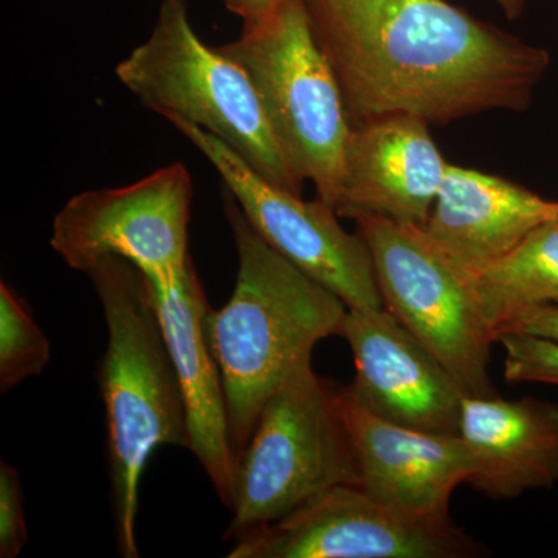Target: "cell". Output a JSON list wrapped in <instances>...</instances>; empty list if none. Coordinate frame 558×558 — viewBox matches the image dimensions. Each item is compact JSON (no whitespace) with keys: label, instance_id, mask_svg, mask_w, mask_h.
Masks as SVG:
<instances>
[{"label":"cell","instance_id":"16","mask_svg":"<svg viewBox=\"0 0 558 558\" xmlns=\"http://www.w3.org/2000/svg\"><path fill=\"white\" fill-rule=\"evenodd\" d=\"M459 436L473 462L468 484L488 498H519L558 484L557 403L464 396Z\"/></svg>","mask_w":558,"mask_h":558},{"label":"cell","instance_id":"12","mask_svg":"<svg viewBox=\"0 0 558 558\" xmlns=\"http://www.w3.org/2000/svg\"><path fill=\"white\" fill-rule=\"evenodd\" d=\"M359 486L389 508L414 515H446L454 488L469 483L473 462L459 435H439L395 424L337 389Z\"/></svg>","mask_w":558,"mask_h":558},{"label":"cell","instance_id":"15","mask_svg":"<svg viewBox=\"0 0 558 558\" xmlns=\"http://www.w3.org/2000/svg\"><path fill=\"white\" fill-rule=\"evenodd\" d=\"M554 219L558 202L499 175L449 163L422 229L454 264L476 275Z\"/></svg>","mask_w":558,"mask_h":558},{"label":"cell","instance_id":"10","mask_svg":"<svg viewBox=\"0 0 558 558\" xmlns=\"http://www.w3.org/2000/svg\"><path fill=\"white\" fill-rule=\"evenodd\" d=\"M483 548L446 515H414L360 486L319 492L274 523L234 538L230 558H468Z\"/></svg>","mask_w":558,"mask_h":558},{"label":"cell","instance_id":"18","mask_svg":"<svg viewBox=\"0 0 558 558\" xmlns=\"http://www.w3.org/2000/svg\"><path fill=\"white\" fill-rule=\"evenodd\" d=\"M50 360V343L31 307L5 281L0 282V391L39 376Z\"/></svg>","mask_w":558,"mask_h":558},{"label":"cell","instance_id":"22","mask_svg":"<svg viewBox=\"0 0 558 558\" xmlns=\"http://www.w3.org/2000/svg\"><path fill=\"white\" fill-rule=\"evenodd\" d=\"M284 2L288 0H223L227 9L241 17L242 25L264 20Z\"/></svg>","mask_w":558,"mask_h":558},{"label":"cell","instance_id":"17","mask_svg":"<svg viewBox=\"0 0 558 558\" xmlns=\"http://www.w3.org/2000/svg\"><path fill=\"white\" fill-rule=\"evenodd\" d=\"M481 314L498 330L519 312L558 304V219L543 223L512 252L473 275Z\"/></svg>","mask_w":558,"mask_h":558},{"label":"cell","instance_id":"7","mask_svg":"<svg viewBox=\"0 0 558 558\" xmlns=\"http://www.w3.org/2000/svg\"><path fill=\"white\" fill-rule=\"evenodd\" d=\"M355 222L373 256L385 310L439 359L462 396L497 395L488 374L495 337L481 314L473 275L422 227L377 216Z\"/></svg>","mask_w":558,"mask_h":558},{"label":"cell","instance_id":"21","mask_svg":"<svg viewBox=\"0 0 558 558\" xmlns=\"http://www.w3.org/2000/svg\"><path fill=\"white\" fill-rule=\"evenodd\" d=\"M506 332L558 341V304H543L519 312L499 328L498 336Z\"/></svg>","mask_w":558,"mask_h":558},{"label":"cell","instance_id":"20","mask_svg":"<svg viewBox=\"0 0 558 558\" xmlns=\"http://www.w3.org/2000/svg\"><path fill=\"white\" fill-rule=\"evenodd\" d=\"M28 542L20 472L0 462V557L16 558Z\"/></svg>","mask_w":558,"mask_h":558},{"label":"cell","instance_id":"3","mask_svg":"<svg viewBox=\"0 0 558 558\" xmlns=\"http://www.w3.org/2000/svg\"><path fill=\"white\" fill-rule=\"evenodd\" d=\"M87 275L108 326L100 388L117 550L137 558L140 481L159 447L189 449V417L148 279L117 256L98 260Z\"/></svg>","mask_w":558,"mask_h":558},{"label":"cell","instance_id":"4","mask_svg":"<svg viewBox=\"0 0 558 558\" xmlns=\"http://www.w3.org/2000/svg\"><path fill=\"white\" fill-rule=\"evenodd\" d=\"M116 73L146 108L207 131L264 179L301 196L304 180L290 165L247 70L201 39L185 0H161L153 32Z\"/></svg>","mask_w":558,"mask_h":558},{"label":"cell","instance_id":"2","mask_svg":"<svg viewBox=\"0 0 558 558\" xmlns=\"http://www.w3.org/2000/svg\"><path fill=\"white\" fill-rule=\"evenodd\" d=\"M226 216L240 260L236 284L222 310L209 307L204 330L222 377L238 457L267 400L311 368L319 341L340 336L348 307L271 248L230 194Z\"/></svg>","mask_w":558,"mask_h":558},{"label":"cell","instance_id":"14","mask_svg":"<svg viewBox=\"0 0 558 558\" xmlns=\"http://www.w3.org/2000/svg\"><path fill=\"white\" fill-rule=\"evenodd\" d=\"M148 282L185 400L189 449L207 473L220 501L229 506L236 454L222 377L205 337L207 295L193 260L170 286Z\"/></svg>","mask_w":558,"mask_h":558},{"label":"cell","instance_id":"13","mask_svg":"<svg viewBox=\"0 0 558 558\" xmlns=\"http://www.w3.org/2000/svg\"><path fill=\"white\" fill-rule=\"evenodd\" d=\"M428 126L402 113L354 126L337 215L425 227L449 167Z\"/></svg>","mask_w":558,"mask_h":558},{"label":"cell","instance_id":"8","mask_svg":"<svg viewBox=\"0 0 558 558\" xmlns=\"http://www.w3.org/2000/svg\"><path fill=\"white\" fill-rule=\"evenodd\" d=\"M193 179L172 163L121 189L76 194L53 220L50 245L70 269L87 274L108 256L130 260L148 281L170 286L191 264Z\"/></svg>","mask_w":558,"mask_h":558},{"label":"cell","instance_id":"19","mask_svg":"<svg viewBox=\"0 0 558 558\" xmlns=\"http://www.w3.org/2000/svg\"><path fill=\"white\" fill-rule=\"evenodd\" d=\"M505 351V377L510 384L558 385V341L527 333H499Z\"/></svg>","mask_w":558,"mask_h":558},{"label":"cell","instance_id":"23","mask_svg":"<svg viewBox=\"0 0 558 558\" xmlns=\"http://www.w3.org/2000/svg\"><path fill=\"white\" fill-rule=\"evenodd\" d=\"M509 20H517L523 11L524 0H495Z\"/></svg>","mask_w":558,"mask_h":558},{"label":"cell","instance_id":"1","mask_svg":"<svg viewBox=\"0 0 558 558\" xmlns=\"http://www.w3.org/2000/svg\"><path fill=\"white\" fill-rule=\"evenodd\" d=\"M352 124L523 112L549 53L447 0H306Z\"/></svg>","mask_w":558,"mask_h":558},{"label":"cell","instance_id":"11","mask_svg":"<svg viewBox=\"0 0 558 558\" xmlns=\"http://www.w3.org/2000/svg\"><path fill=\"white\" fill-rule=\"evenodd\" d=\"M340 336L355 365L354 380L344 388L359 405L405 427L459 435L461 389L391 312L348 310Z\"/></svg>","mask_w":558,"mask_h":558},{"label":"cell","instance_id":"6","mask_svg":"<svg viewBox=\"0 0 558 558\" xmlns=\"http://www.w3.org/2000/svg\"><path fill=\"white\" fill-rule=\"evenodd\" d=\"M337 389L311 366L267 400L234 462L226 538L274 523L326 488L359 486Z\"/></svg>","mask_w":558,"mask_h":558},{"label":"cell","instance_id":"5","mask_svg":"<svg viewBox=\"0 0 558 558\" xmlns=\"http://www.w3.org/2000/svg\"><path fill=\"white\" fill-rule=\"evenodd\" d=\"M219 49L247 70L293 170L336 209L354 124L306 0L242 25L240 38Z\"/></svg>","mask_w":558,"mask_h":558},{"label":"cell","instance_id":"9","mask_svg":"<svg viewBox=\"0 0 558 558\" xmlns=\"http://www.w3.org/2000/svg\"><path fill=\"white\" fill-rule=\"evenodd\" d=\"M170 123L207 157L250 226L271 248L336 293L348 310H385L368 244L340 226L336 209L318 197L303 201L274 185L207 131L185 121Z\"/></svg>","mask_w":558,"mask_h":558}]
</instances>
